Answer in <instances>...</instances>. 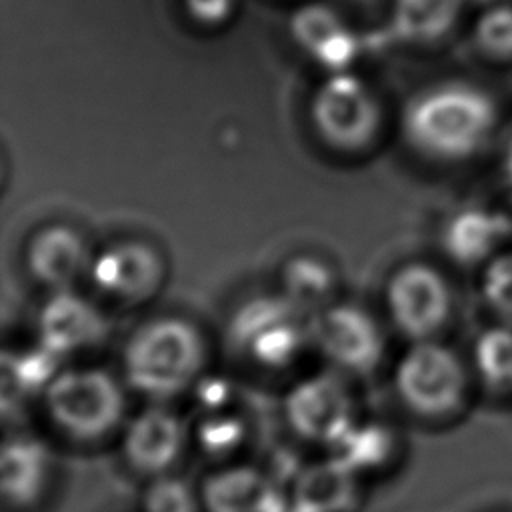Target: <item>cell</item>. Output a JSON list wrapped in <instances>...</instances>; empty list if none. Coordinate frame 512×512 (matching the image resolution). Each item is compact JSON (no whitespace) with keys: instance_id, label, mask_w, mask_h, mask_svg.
<instances>
[{"instance_id":"obj_1","label":"cell","mask_w":512,"mask_h":512,"mask_svg":"<svg viewBox=\"0 0 512 512\" xmlns=\"http://www.w3.org/2000/svg\"><path fill=\"white\" fill-rule=\"evenodd\" d=\"M500 122L490 92L464 80H444L416 92L402 114L406 142L436 162H464L480 154Z\"/></svg>"},{"instance_id":"obj_2","label":"cell","mask_w":512,"mask_h":512,"mask_svg":"<svg viewBox=\"0 0 512 512\" xmlns=\"http://www.w3.org/2000/svg\"><path fill=\"white\" fill-rule=\"evenodd\" d=\"M206 362L202 334L184 318L164 316L140 326L124 348V382L134 392L166 402L198 380Z\"/></svg>"},{"instance_id":"obj_3","label":"cell","mask_w":512,"mask_h":512,"mask_svg":"<svg viewBox=\"0 0 512 512\" xmlns=\"http://www.w3.org/2000/svg\"><path fill=\"white\" fill-rule=\"evenodd\" d=\"M472 366L438 342L418 340L402 354L394 370V390L402 406L430 424H448L460 418L474 392Z\"/></svg>"},{"instance_id":"obj_4","label":"cell","mask_w":512,"mask_h":512,"mask_svg":"<svg viewBox=\"0 0 512 512\" xmlns=\"http://www.w3.org/2000/svg\"><path fill=\"white\" fill-rule=\"evenodd\" d=\"M42 396L50 424L76 444H100L128 420L124 384L104 368H64Z\"/></svg>"},{"instance_id":"obj_5","label":"cell","mask_w":512,"mask_h":512,"mask_svg":"<svg viewBox=\"0 0 512 512\" xmlns=\"http://www.w3.org/2000/svg\"><path fill=\"white\" fill-rule=\"evenodd\" d=\"M228 334L244 358L278 370L292 364L312 342V316L284 294L256 296L236 310Z\"/></svg>"},{"instance_id":"obj_6","label":"cell","mask_w":512,"mask_h":512,"mask_svg":"<svg viewBox=\"0 0 512 512\" xmlns=\"http://www.w3.org/2000/svg\"><path fill=\"white\" fill-rule=\"evenodd\" d=\"M310 118L326 144L342 152H356L378 134L382 108L362 78L348 70L330 72L310 100Z\"/></svg>"},{"instance_id":"obj_7","label":"cell","mask_w":512,"mask_h":512,"mask_svg":"<svg viewBox=\"0 0 512 512\" xmlns=\"http://www.w3.org/2000/svg\"><path fill=\"white\" fill-rule=\"evenodd\" d=\"M290 430L304 442L334 450L360 420L346 380L336 372L312 374L296 382L284 400Z\"/></svg>"},{"instance_id":"obj_8","label":"cell","mask_w":512,"mask_h":512,"mask_svg":"<svg viewBox=\"0 0 512 512\" xmlns=\"http://www.w3.org/2000/svg\"><path fill=\"white\" fill-rule=\"evenodd\" d=\"M386 306L394 326L406 338L432 340L450 320L452 290L436 266L408 262L390 276Z\"/></svg>"},{"instance_id":"obj_9","label":"cell","mask_w":512,"mask_h":512,"mask_svg":"<svg viewBox=\"0 0 512 512\" xmlns=\"http://www.w3.org/2000/svg\"><path fill=\"white\" fill-rule=\"evenodd\" d=\"M312 342L338 372L370 374L382 360L384 334L370 312L354 304H330L312 316Z\"/></svg>"},{"instance_id":"obj_10","label":"cell","mask_w":512,"mask_h":512,"mask_svg":"<svg viewBox=\"0 0 512 512\" xmlns=\"http://www.w3.org/2000/svg\"><path fill=\"white\" fill-rule=\"evenodd\" d=\"M190 440L188 424L158 402L126 420L120 430V458L128 470L150 480L174 472Z\"/></svg>"},{"instance_id":"obj_11","label":"cell","mask_w":512,"mask_h":512,"mask_svg":"<svg viewBox=\"0 0 512 512\" xmlns=\"http://www.w3.org/2000/svg\"><path fill=\"white\" fill-rule=\"evenodd\" d=\"M88 276L102 296L132 306L160 288L164 264L148 244L118 242L94 256Z\"/></svg>"},{"instance_id":"obj_12","label":"cell","mask_w":512,"mask_h":512,"mask_svg":"<svg viewBox=\"0 0 512 512\" xmlns=\"http://www.w3.org/2000/svg\"><path fill=\"white\" fill-rule=\"evenodd\" d=\"M108 334L102 312L74 290L52 292L38 316V338L58 358L96 348Z\"/></svg>"},{"instance_id":"obj_13","label":"cell","mask_w":512,"mask_h":512,"mask_svg":"<svg viewBox=\"0 0 512 512\" xmlns=\"http://www.w3.org/2000/svg\"><path fill=\"white\" fill-rule=\"evenodd\" d=\"M204 512H288L286 490L250 464H228L200 484Z\"/></svg>"},{"instance_id":"obj_14","label":"cell","mask_w":512,"mask_h":512,"mask_svg":"<svg viewBox=\"0 0 512 512\" xmlns=\"http://www.w3.org/2000/svg\"><path fill=\"white\" fill-rule=\"evenodd\" d=\"M54 478V456L40 438L14 434L2 448V496L14 512L36 508Z\"/></svg>"},{"instance_id":"obj_15","label":"cell","mask_w":512,"mask_h":512,"mask_svg":"<svg viewBox=\"0 0 512 512\" xmlns=\"http://www.w3.org/2000/svg\"><path fill=\"white\" fill-rule=\"evenodd\" d=\"M92 260L82 234L62 224L38 230L26 248L30 274L52 292L74 290L76 280L90 274Z\"/></svg>"},{"instance_id":"obj_16","label":"cell","mask_w":512,"mask_h":512,"mask_svg":"<svg viewBox=\"0 0 512 512\" xmlns=\"http://www.w3.org/2000/svg\"><path fill=\"white\" fill-rule=\"evenodd\" d=\"M296 42L330 72H346L356 54V36L336 8L324 2L300 6L290 20Z\"/></svg>"},{"instance_id":"obj_17","label":"cell","mask_w":512,"mask_h":512,"mask_svg":"<svg viewBox=\"0 0 512 512\" xmlns=\"http://www.w3.org/2000/svg\"><path fill=\"white\" fill-rule=\"evenodd\" d=\"M358 478L336 456L310 464L286 490L288 512H352L358 506Z\"/></svg>"},{"instance_id":"obj_18","label":"cell","mask_w":512,"mask_h":512,"mask_svg":"<svg viewBox=\"0 0 512 512\" xmlns=\"http://www.w3.org/2000/svg\"><path fill=\"white\" fill-rule=\"evenodd\" d=\"M464 6L466 0H392L390 26L408 44H436L454 32Z\"/></svg>"},{"instance_id":"obj_19","label":"cell","mask_w":512,"mask_h":512,"mask_svg":"<svg viewBox=\"0 0 512 512\" xmlns=\"http://www.w3.org/2000/svg\"><path fill=\"white\" fill-rule=\"evenodd\" d=\"M506 222L490 212L466 210L456 214L444 230V250L462 264L482 266L504 250Z\"/></svg>"},{"instance_id":"obj_20","label":"cell","mask_w":512,"mask_h":512,"mask_svg":"<svg viewBox=\"0 0 512 512\" xmlns=\"http://www.w3.org/2000/svg\"><path fill=\"white\" fill-rule=\"evenodd\" d=\"M472 372L476 384L494 398H512V324L486 328L474 342Z\"/></svg>"},{"instance_id":"obj_21","label":"cell","mask_w":512,"mask_h":512,"mask_svg":"<svg viewBox=\"0 0 512 512\" xmlns=\"http://www.w3.org/2000/svg\"><path fill=\"white\" fill-rule=\"evenodd\" d=\"M398 438L392 428L376 422H356L336 444L332 456L342 460L354 474L362 476L394 462Z\"/></svg>"},{"instance_id":"obj_22","label":"cell","mask_w":512,"mask_h":512,"mask_svg":"<svg viewBox=\"0 0 512 512\" xmlns=\"http://www.w3.org/2000/svg\"><path fill=\"white\" fill-rule=\"evenodd\" d=\"M284 296L296 306L306 310H324L330 306V296L334 290L332 270L316 258H294L284 268Z\"/></svg>"},{"instance_id":"obj_23","label":"cell","mask_w":512,"mask_h":512,"mask_svg":"<svg viewBox=\"0 0 512 512\" xmlns=\"http://www.w3.org/2000/svg\"><path fill=\"white\" fill-rule=\"evenodd\" d=\"M474 52L492 64H512V2H492L484 6L470 26Z\"/></svg>"},{"instance_id":"obj_24","label":"cell","mask_w":512,"mask_h":512,"mask_svg":"<svg viewBox=\"0 0 512 512\" xmlns=\"http://www.w3.org/2000/svg\"><path fill=\"white\" fill-rule=\"evenodd\" d=\"M140 512H204L200 486L176 472L150 478L140 498Z\"/></svg>"},{"instance_id":"obj_25","label":"cell","mask_w":512,"mask_h":512,"mask_svg":"<svg viewBox=\"0 0 512 512\" xmlns=\"http://www.w3.org/2000/svg\"><path fill=\"white\" fill-rule=\"evenodd\" d=\"M480 292L488 308L512 324V248H504L484 264Z\"/></svg>"},{"instance_id":"obj_26","label":"cell","mask_w":512,"mask_h":512,"mask_svg":"<svg viewBox=\"0 0 512 512\" xmlns=\"http://www.w3.org/2000/svg\"><path fill=\"white\" fill-rule=\"evenodd\" d=\"M194 438L202 446L206 454L212 456H228L232 454L244 440V426L240 418L228 414L206 416L194 432Z\"/></svg>"},{"instance_id":"obj_27","label":"cell","mask_w":512,"mask_h":512,"mask_svg":"<svg viewBox=\"0 0 512 512\" xmlns=\"http://www.w3.org/2000/svg\"><path fill=\"white\" fill-rule=\"evenodd\" d=\"M186 16L200 26H222L226 24L236 8L238 0H180Z\"/></svg>"},{"instance_id":"obj_28","label":"cell","mask_w":512,"mask_h":512,"mask_svg":"<svg viewBox=\"0 0 512 512\" xmlns=\"http://www.w3.org/2000/svg\"><path fill=\"white\" fill-rule=\"evenodd\" d=\"M502 174H504L508 186L512 188V134L508 136L504 150H502Z\"/></svg>"}]
</instances>
